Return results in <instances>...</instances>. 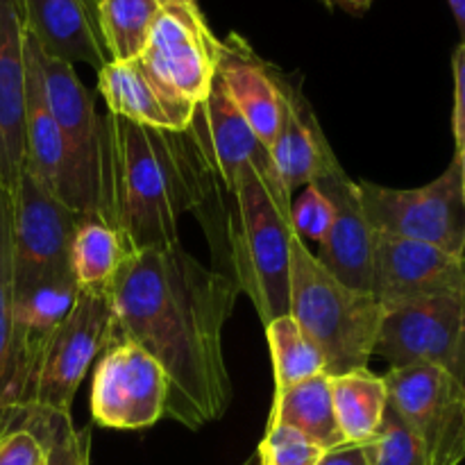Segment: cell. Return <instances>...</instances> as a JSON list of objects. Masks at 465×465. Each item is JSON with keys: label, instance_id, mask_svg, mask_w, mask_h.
I'll return each mask as SVG.
<instances>
[{"label": "cell", "instance_id": "obj_1", "mask_svg": "<svg viewBox=\"0 0 465 465\" xmlns=\"http://www.w3.org/2000/svg\"><path fill=\"white\" fill-rule=\"evenodd\" d=\"M236 298L230 275L207 268L180 243L130 252L109 286V345L132 341L162 366L166 416L186 430L221 420L232 402L223 330Z\"/></svg>", "mask_w": 465, "mask_h": 465}, {"label": "cell", "instance_id": "obj_2", "mask_svg": "<svg viewBox=\"0 0 465 465\" xmlns=\"http://www.w3.org/2000/svg\"><path fill=\"white\" fill-rule=\"evenodd\" d=\"M212 186L184 132L100 116L91 216L121 236L127 254L180 243L182 216L195 212Z\"/></svg>", "mask_w": 465, "mask_h": 465}, {"label": "cell", "instance_id": "obj_3", "mask_svg": "<svg viewBox=\"0 0 465 465\" xmlns=\"http://www.w3.org/2000/svg\"><path fill=\"white\" fill-rule=\"evenodd\" d=\"M291 203L293 195L277 173L248 168L230 193L213 184L195 209H213V216H203L207 236L213 243L225 241L230 277L263 325L289 313Z\"/></svg>", "mask_w": 465, "mask_h": 465}, {"label": "cell", "instance_id": "obj_4", "mask_svg": "<svg viewBox=\"0 0 465 465\" xmlns=\"http://www.w3.org/2000/svg\"><path fill=\"white\" fill-rule=\"evenodd\" d=\"M289 316L312 339L330 377L368 368L384 307L366 291L336 280L302 239H291Z\"/></svg>", "mask_w": 465, "mask_h": 465}, {"label": "cell", "instance_id": "obj_5", "mask_svg": "<svg viewBox=\"0 0 465 465\" xmlns=\"http://www.w3.org/2000/svg\"><path fill=\"white\" fill-rule=\"evenodd\" d=\"M112 321L109 291L80 289L75 307L36 354L27 389L25 427L50 416H71L86 371L109 348Z\"/></svg>", "mask_w": 465, "mask_h": 465}, {"label": "cell", "instance_id": "obj_6", "mask_svg": "<svg viewBox=\"0 0 465 465\" xmlns=\"http://www.w3.org/2000/svg\"><path fill=\"white\" fill-rule=\"evenodd\" d=\"M357 184L363 213L377 234L420 241L465 257V200L457 157L418 189H391L366 180Z\"/></svg>", "mask_w": 465, "mask_h": 465}, {"label": "cell", "instance_id": "obj_7", "mask_svg": "<svg viewBox=\"0 0 465 465\" xmlns=\"http://www.w3.org/2000/svg\"><path fill=\"white\" fill-rule=\"evenodd\" d=\"M389 402L418 436L427 465L465 461V384L439 366L391 368Z\"/></svg>", "mask_w": 465, "mask_h": 465}, {"label": "cell", "instance_id": "obj_8", "mask_svg": "<svg viewBox=\"0 0 465 465\" xmlns=\"http://www.w3.org/2000/svg\"><path fill=\"white\" fill-rule=\"evenodd\" d=\"M12 291L68 275L71 245L86 216L54 198L27 171L12 193Z\"/></svg>", "mask_w": 465, "mask_h": 465}, {"label": "cell", "instance_id": "obj_9", "mask_svg": "<svg viewBox=\"0 0 465 465\" xmlns=\"http://www.w3.org/2000/svg\"><path fill=\"white\" fill-rule=\"evenodd\" d=\"M372 354L391 368L439 366L465 384V293L386 309Z\"/></svg>", "mask_w": 465, "mask_h": 465}, {"label": "cell", "instance_id": "obj_10", "mask_svg": "<svg viewBox=\"0 0 465 465\" xmlns=\"http://www.w3.org/2000/svg\"><path fill=\"white\" fill-rule=\"evenodd\" d=\"M221 59V41L204 21L200 5L159 9L139 62L166 89L198 104L212 91Z\"/></svg>", "mask_w": 465, "mask_h": 465}, {"label": "cell", "instance_id": "obj_11", "mask_svg": "<svg viewBox=\"0 0 465 465\" xmlns=\"http://www.w3.org/2000/svg\"><path fill=\"white\" fill-rule=\"evenodd\" d=\"M168 380L162 366L132 341L98 357L91 384V416L107 430H145L166 416Z\"/></svg>", "mask_w": 465, "mask_h": 465}, {"label": "cell", "instance_id": "obj_12", "mask_svg": "<svg viewBox=\"0 0 465 465\" xmlns=\"http://www.w3.org/2000/svg\"><path fill=\"white\" fill-rule=\"evenodd\" d=\"M25 166L39 184L82 216H91L94 195L82 168L77 166L62 130L50 114L41 84L35 39L25 30Z\"/></svg>", "mask_w": 465, "mask_h": 465}, {"label": "cell", "instance_id": "obj_13", "mask_svg": "<svg viewBox=\"0 0 465 465\" xmlns=\"http://www.w3.org/2000/svg\"><path fill=\"white\" fill-rule=\"evenodd\" d=\"M457 293H465V257L375 232L372 295L384 312L416 300Z\"/></svg>", "mask_w": 465, "mask_h": 465}, {"label": "cell", "instance_id": "obj_14", "mask_svg": "<svg viewBox=\"0 0 465 465\" xmlns=\"http://www.w3.org/2000/svg\"><path fill=\"white\" fill-rule=\"evenodd\" d=\"M184 134L193 143L207 175L225 193L234 189L248 168L277 173L271 150L250 130L218 82H213L207 98L195 104L193 118Z\"/></svg>", "mask_w": 465, "mask_h": 465}, {"label": "cell", "instance_id": "obj_15", "mask_svg": "<svg viewBox=\"0 0 465 465\" xmlns=\"http://www.w3.org/2000/svg\"><path fill=\"white\" fill-rule=\"evenodd\" d=\"M313 184L330 198L334 221L325 241L318 245V262L350 289L372 293L375 271V230L363 213L359 184L334 163Z\"/></svg>", "mask_w": 465, "mask_h": 465}, {"label": "cell", "instance_id": "obj_16", "mask_svg": "<svg viewBox=\"0 0 465 465\" xmlns=\"http://www.w3.org/2000/svg\"><path fill=\"white\" fill-rule=\"evenodd\" d=\"M25 23L18 0H0V184L12 193L25 166Z\"/></svg>", "mask_w": 465, "mask_h": 465}, {"label": "cell", "instance_id": "obj_17", "mask_svg": "<svg viewBox=\"0 0 465 465\" xmlns=\"http://www.w3.org/2000/svg\"><path fill=\"white\" fill-rule=\"evenodd\" d=\"M98 91L107 114L163 132H186L195 104L150 75L139 59L107 62L98 71Z\"/></svg>", "mask_w": 465, "mask_h": 465}, {"label": "cell", "instance_id": "obj_18", "mask_svg": "<svg viewBox=\"0 0 465 465\" xmlns=\"http://www.w3.org/2000/svg\"><path fill=\"white\" fill-rule=\"evenodd\" d=\"M32 39L50 57L89 64L100 71L109 62L98 25V0H18Z\"/></svg>", "mask_w": 465, "mask_h": 465}, {"label": "cell", "instance_id": "obj_19", "mask_svg": "<svg viewBox=\"0 0 465 465\" xmlns=\"http://www.w3.org/2000/svg\"><path fill=\"white\" fill-rule=\"evenodd\" d=\"M216 82L245 118L250 130L271 150L272 139L280 130L284 104L280 73L268 71L266 64L254 57L243 41L232 36L221 41Z\"/></svg>", "mask_w": 465, "mask_h": 465}, {"label": "cell", "instance_id": "obj_20", "mask_svg": "<svg viewBox=\"0 0 465 465\" xmlns=\"http://www.w3.org/2000/svg\"><path fill=\"white\" fill-rule=\"evenodd\" d=\"M282 121L271 145V159L282 184L291 195L313 184L322 173L339 163L334 150L313 114L309 100L282 77Z\"/></svg>", "mask_w": 465, "mask_h": 465}, {"label": "cell", "instance_id": "obj_21", "mask_svg": "<svg viewBox=\"0 0 465 465\" xmlns=\"http://www.w3.org/2000/svg\"><path fill=\"white\" fill-rule=\"evenodd\" d=\"M35 45L45 103H48L50 114L62 130L77 166L89 180L91 195H94V159L103 114H98L94 94L82 84L73 64L45 54L36 41Z\"/></svg>", "mask_w": 465, "mask_h": 465}, {"label": "cell", "instance_id": "obj_22", "mask_svg": "<svg viewBox=\"0 0 465 465\" xmlns=\"http://www.w3.org/2000/svg\"><path fill=\"white\" fill-rule=\"evenodd\" d=\"M27 381L12 312V195L0 184V436L25 427Z\"/></svg>", "mask_w": 465, "mask_h": 465}, {"label": "cell", "instance_id": "obj_23", "mask_svg": "<svg viewBox=\"0 0 465 465\" xmlns=\"http://www.w3.org/2000/svg\"><path fill=\"white\" fill-rule=\"evenodd\" d=\"M77 295H80V286H77L73 272L48 277V280L36 282L23 291H12L14 327H16L18 343H21L30 377L41 345L71 313ZM27 389H30V381H27Z\"/></svg>", "mask_w": 465, "mask_h": 465}, {"label": "cell", "instance_id": "obj_24", "mask_svg": "<svg viewBox=\"0 0 465 465\" xmlns=\"http://www.w3.org/2000/svg\"><path fill=\"white\" fill-rule=\"evenodd\" d=\"M268 425L291 427L325 450L343 445L345 439L331 402V377L322 372L284 391H275Z\"/></svg>", "mask_w": 465, "mask_h": 465}, {"label": "cell", "instance_id": "obj_25", "mask_svg": "<svg viewBox=\"0 0 465 465\" xmlns=\"http://www.w3.org/2000/svg\"><path fill=\"white\" fill-rule=\"evenodd\" d=\"M331 402L345 443L363 445L380 431L389 409V389L384 377L363 368L331 377Z\"/></svg>", "mask_w": 465, "mask_h": 465}, {"label": "cell", "instance_id": "obj_26", "mask_svg": "<svg viewBox=\"0 0 465 465\" xmlns=\"http://www.w3.org/2000/svg\"><path fill=\"white\" fill-rule=\"evenodd\" d=\"M127 250L100 218L86 216L71 245V271L82 291H109Z\"/></svg>", "mask_w": 465, "mask_h": 465}, {"label": "cell", "instance_id": "obj_27", "mask_svg": "<svg viewBox=\"0 0 465 465\" xmlns=\"http://www.w3.org/2000/svg\"><path fill=\"white\" fill-rule=\"evenodd\" d=\"M159 9L157 0H98L100 36L109 62L141 57Z\"/></svg>", "mask_w": 465, "mask_h": 465}, {"label": "cell", "instance_id": "obj_28", "mask_svg": "<svg viewBox=\"0 0 465 465\" xmlns=\"http://www.w3.org/2000/svg\"><path fill=\"white\" fill-rule=\"evenodd\" d=\"M263 327H266V341L275 371V391H284L325 372L322 354L289 313Z\"/></svg>", "mask_w": 465, "mask_h": 465}, {"label": "cell", "instance_id": "obj_29", "mask_svg": "<svg viewBox=\"0 0 465 465\" xmlns=\"http://www.w3.org/2000/svg\"><path fill=\"white\" fill-rule=\"evenodd\" d=\"M363 445L371 465H427L420 440L391 402L375 439Z\"/></svg>", "mask_w": 465, "mask_h": 465}, {"label": "cell", "instance_id": "obj_30", "mask_svg": "<svg viewBox=\"0 0 465 465\" xmlns=\"http://www.w3.org/2000/svg\"><path fill=\"white\" fill-rule=\"evenodd\" d=\"M35 431L45 445L44 465H89V430H75L71 416H50L32 422Z\"/></svg>", "mask_w": 465, "mask_h": 465}, {"label": "cell", "instance_id": "obj_31", "mask_svg": "<svg viewBox=\"0 0 465 465\" xmlns=\"http://www.w3.org/2000/svg\"><path fill=\"white\" fill-rule=\"evenodd\" d=\"M327 450L286 425H266L259 443V465H318Z\"/></svg>", "mask_w": 465, "mask_h": 465}, {"label": "cell", "instance_id": "obj_32", "mask_svg": "<svg viewBox=\"0 0 465 465\" xmlns=\"http://www.w3.org/2000/svg\"><path fill=\"white\" fill-rule=\"evenodd\" d=\"M331 221H334V207L316 184L304 186L298 200L291 203V227H293V234L304 243L309 241V243L321 245L330 232Z\"/></svg>", "mask_w": 465, "mask_h": 465}, {"label": "cell", "instance_id": "obj_33", "mask_svg": "<svg viewBox=\"0 0 465 465\" xmlns=\"http://www.w3.org/2000/svg\"><path fill=\"white\" fill-rule=\"evenodd\" d=\"M45 445L27 427L0 436V465H44Z\"/></svg>", "mask_w": 465, "mask_h": 465}, {"label": "cell", "instance_id": "obj_34", "mask_svg": "<svg viewBox=\"0 0 465 465\" xmlns=\"http://www.w3.org/2000/svg\"><path fill=\"white\" fill-rule=\"evenodd\" d=\"M454 71V112H452V132L457 153L465 148V44H459L452 54Z\"/></svg>", "mask_w": 465, "mask_h": 465}, {"label": "cell", "instance_id": "obj_35", "mask_svg": "<svg viewBox=\"0 0 465 465\" xmlns=\"http://www.w3.org/2000/svg\"><path fill=\"white\" fill-rule=\"evenodd\" d=\"M318 465H371V459H368L366 445L343 443L334 450H327Z\"/></svg>", "mask_w": 465, "mask_h": 465}, {"label": "cell", "instance_id": "obj_36", "mask_svg": "<svg viewBox=\"0 0 465 465\" xmlns=\"http://www.w3.org/2000/svg\"><path fill=\"white\" fill-rule=\"evenodd\" d=\"M450 9L454 14V21L459 25V35H461V44H465V0H448Z\"/></svg>", "mask_w": 465, "mask_h": 465}, {"label": "cell", "instance_id": "obj_37", "mask_svg": "<svg viewBox=\"0 0 465 465\" xmlns=\"http://www.w3.org/2000/svg\"><path fill=\"white\" fill-rule=\"evenodd\" d=\"M325 3L327 5H341L343 9H350V12H354V14H361L371 7L372 0H325Z\"/></svg>", "mask_w": 465, "mask_h": 465}, {"label": "cell", "instance_id": "obj_38", "mask_svg": "<svg viewBox=\"0 0 465 465\" xmlns=\"http://www.w3.org/2000/svg\"><path fill=\"white\" fill-rule=\"evenodd\" d=\"M454 157L459 159V168H461V186H463V200H465V148L459 150Z\"/></svg>", "mask_w": 465, "mask_h": 465}, {"label": "cell", "instance_id": "obj_39", "mask_svg": "<svg viewBox=\"0 0 465 465\" xmlns=\"http://www.w3.org/2000/svg\"><path fill=\"white\" fill-rule=\"evenodd\" d=\"M159 7H168V5H198V0H157Z\"/></svg>", "mask_w": 465, "mask_h": 465}, {"label": "cell", "instance_id": "obj_40", "mask_svg": "<svg viewBox=\"0 0 465 465\" xmlns=\"http://www.w3.org/2000/svg\"><path fill=\"white\" fill-rule=\"evenodd\" d=\"M243 465H259V461H257V459H248V461H245Z\"/></svg>", "mask_w": 465, "mask_h": 465}]
</instances>
